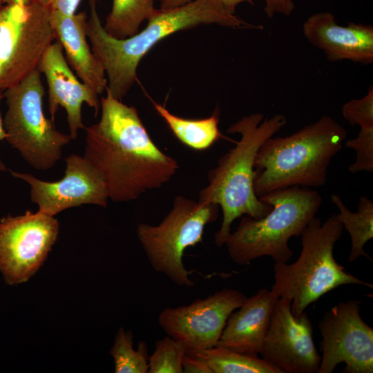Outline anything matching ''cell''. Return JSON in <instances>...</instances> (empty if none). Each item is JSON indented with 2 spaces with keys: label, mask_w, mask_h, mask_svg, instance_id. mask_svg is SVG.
<instances>
[{
  "label": "cell",
  "mask_w": 373,
  "mask_h": 373,
  "mask_svg": "<svg viewBox=\"0 0 373 373\" xmlns=\"http://www.w3.org/2000/svg\"><path fill=\"white\" fill-rule=\"evenodd\" d=\"M287 124L281 114L264 119L260 113L242 117L227 129L239 133L236 146L221 156L215 168L208 173V184L200 193L198 202L218 204L222 222L214 240L222 247L231 233L233 222L242 216L260 218L271 210V205L261 201L254 189V161L261 145Z\"/></svg>",
  "instance_id": "3957f363"
},
{
  "label": "cell",
  "mask_w": 373,
  "mask_h": 373,
  "mask_svg": "<svg viewBox=\"0 0 373 373\" xmlns=\"http://www.w3.org/2000/svg\"><path fill=\"white\" fill-rule=\"evenodd\" d=\"M361 303L340 302L320 321L323 355L318 373H332L341 363L347 373L373 372V329L361 318Z\"/></svg>",
  "instance_id": "8fae6325"
},
{
  "label": "cell",
  "mask_w": 373,
  "mask_h": 373,
  "mask_svg": "<svg viewBox=\"0 0 373 373\" xmlns=\"http://www.w3.org/2000/svg\"><path fill=\"white\" fill-rule=\"evenodd\" d=\"M226 8L231 13L236 14V6L243 2H247L251 5H254V0H220Z\"/></svg>",
  "instance_id": "f546056e"
},
{
  "label": "cell",
  "mask_w": 373,
  "mask_h": 373,
  "mask_svg": "<svg viewBox=\"0 0 373 373\" xmlns=\"http://www.w3.org/2000/svg\"><path fill=\"white\" fill-rule=\"evenodd\" d=\"M55 39L50 10L38 0L0 8V91L19 83L38 68Z\"/></svg>",
  "instance_id": "9c48e42d"
},
{
  "label": "cell",
  "mask_w": 373,
  "mask_h": 373,
  "mask_svg": "<svg viewBox=\"0 0 373 373\" xmlns=\"http://www.w3.org/2000/svg\"><path fill=\"white\" fill-rule=\"evenodd\" d=\"M50 11H57L65 15L75 13L81 0H38Z\"/></svg>",
  "instance_id": "f1b7e54d"
},
{
  "label": "cell",
  "mask_w": 373,
  "mask_h": 373,
  "mask_svg": "<svg viewBox=\"0 0 373 373\" xmlns=\"http://www.w3.org/2000/svg\"><path fill=\"white\" fill-rule=\"evenodd\" d=\"M182 369L184 373H212L207 363L195 354H186L184 356Z\"/></svg>",
  "instance_id": "83f0119b"
},
{
  "label": "cell",
  "mask_w": 373,
  "mask_h": 373,
  "mask_svg": "<svg viewBox=\"0 0 373 373\" xmlns=\"http://www.w3.org/2000/svg\"><path fill=\"white\" fill-rule=\"evenodd\" d=\"M192 0H160L161 8H171L182 6Z\"/></svg>",
  "instance_id": "4dcf8cb0"
},
{
  "label": "cell",
  "mask_w": 373,
  "mask_h": 373,
  "mask_svg": "<svg viewBox=\"0 0 373 373\" xmlns=\"http://www.w3.org/2000/svg\"><path fill=\"white\" fill-rule=\"evenodd\" d=\"M3 95L2 94V92L0 91V102L1 99L3 98ZM6 137H7V134L6 133V131L3 126V122L0 115V141L6 140ZM8 169L6 166L0 159V172L6 171Z\"/></svg>",
  "instance_id": "1f68e13d"
},
{
  "label": "cell",
  "mask_w": 373,
  "mask_h": 373,
  "mask_svg": "<svg viewBox=\"0 0 373 373\" xmlns=\"http://www.w3.org/2000/svg\"><path fill=\"white\" fill-rule=\"evenodd\" d=\"M343 226L336 213L324 222L313 218L302 232L301 252L293 263L275 262L271 291L278 298L291 300V311L300 316L322 296L343 285H372L348 273L335 260L334 248L341 238Z\"/></svg>",
  "instance_id": "5b68a950"
},
{
  "label": "cell",
  "mask_w": 373,
  "mask_h": 373,
  "mask_svg": "<svg viewBox=\"0 0 373 373\" xmlns=\"http://www.w3.org/2000/svg\"><path fill=\"white\" fill-rule=\"evenodd\" d=\"M246 298L240 291L224 288L188 305L163 309L158 323L184 345L186 354H193L217 345L229 315Z\"/></svg>",
  "instance_id": "7c38bea8"
},
{
  "label": "cell",
  "mask_w": 373,
  "mask_h": 373,
  "mask_svg": "<svg viewBox=\"0 0 373 373\" xmlns=\"http://www.w3.org/2000/svg\"><path fill=\"white\" fill-rule=\"evenodd\" d=\"M295 9L293 0H265L264 12L269 18L276 14L289 16Z\"/></svg>",
  "instance_id": "4316f807"
},
{
  "label": "cell",
  "mask_w": 373,
  "mask_h": 373,
  "mask_svg": "<svg viewBox=\"0 0 373 373\" xmlns=\"http://www.w3.org/2000/svg\"><path fill=\"white\" fill-rule=\"evenodd\" d=\"M154 0H113L104 28L111 36L126 39L139 32L141 23L155 11Z\"/></svg>",
  "instance_id": "7402d4cb"
},
{
  "label": "cell",
  "mask_w": 373,
  "mask_h": 373,
  "mask_svg": "<svg viewBox=\"0 0 373 373\" xmlns=\"http://www.w3.org/2000/svg\"><path fill=\"white\" fill-rule=\"evenodd\" d=\"M98 0H88L90 15L86 35L91 49L102 65L111 95L121 100L137 78V68L144 56L159 41L180 30L200 24L215 23L235 29L262 30L229 12L220 0H192L180 6L156 9L148 24L135 35L120 39L108 34L102 25Z\"/></svg>",
  "instance_id": "7a4b0ae2"
},
{
  "label": "cell",
  "mask_w": 373,
  "mask_h": 373,
  "mask_svg": "<svg viewBox=\"0 0 373 373\" xmlns=\"http://www.w3.org/2000/svg\"><path fill=\"white\" fill-rule=\"evenodd\" d=\"M87 19L84 12L65 15L50 11L55 39L61 44L68 65L82 82L100 95L107 88V79L102 65L88 43Z\"/></svg>",
  "instance_id": "ac0fdd59"
},
{
  "label": "cell",
  "mask_w": 373,
  "mask_h": 373,
  "mask_svg": "<svg viewBox=\"0 0 373 373\" xmlns=\"http://www.w3.org/2000/svg\"><path fill=\"white\" fill-rule=\"evenodd\" d=\"M44 87L35 69L6 89L7 111L3 120L6 140L34 169L46 171L61 158L62 148L72 140L57 131L44 113Z\"/></svg>",
  "instance_id": "52a82bcc"
},
{
  "label": "cell",
  "mask_w": 373,
  "mask_h": 373,
  "mask_svg": "<svg viewBox=\"0 0 373 373\" xmlns=\"http://www.w3.org/2000/svg\"><path fill=\"white\" fill-rule=\"evenodd\" d=\"M157 114L163 119L173 135L184 145L195 151H204L220 139H226L220 131V111L202 119H187L169 112L165 106L153 102Z\"/></svg>",
  "instance_id": "d6986e66"
},
{
  "label": "cell",
  "mask_w": 373,
  "mask_h": 373,
  "mask_svg": "<svg viewBox=\"0 0 373 373\" xmlns=\"http://www.w3.org/2000/svg\"><path fill=\"white\" fill-rule=\"evenodd\" d=\"M54 216L27 211L0 219V272L9 285L28 281L43 264L59 234Z\"/></svg>",
  "instance_id": "30bf717a"
},
{
  "label": "cell",
  "mask_w": 373,
  "mask_h": 373,
  "mask_svg": "<svg viewBox=\"0 0 373 373\" xmlns=\"http://www.w3.org/2000/svg\"><path fill=\"white\" fill-rule=\"evenodd\" d=\"M3 3V0H0V8L2 7V4Z\"/></svg>",
  "instance_id": "836d02e7"
},
{
  "label": "cell",
  "mask_w": 373,
  "mask_h": 373,
  "mask_svg": "<svg viewBox=\"0 0 373 373\" xmlns=\"http://www.w3.org/2000/svg\"><path fill=\"white\" fill-rule=\"evenodd\" d=\"M312 333L307 313L295 316L291 311V300L279 298L259 354L283 373H318L321 356Z\"/></svg>",
  "instance_id": "4fadbf2b"
},
{
  "label": "cell",
  "mask_w": 373,
  "mask_h": 373,
  "mask_svg": "<svg viewBox=\"0 0 373 373\" xmlns=\"http://www.w3.org/2000/svg\"><path fill=\"white\" fill-rule=\"evenodd\" d=\"M3 3L6 4H10V3L27 4L34 0H3Z\"/></svg>",
  "instance_id": "d6a6232c"
},
{
  "label": "cell",
  "mask_w": 373,
  "mask_h": 373,
  "mask_svg": "<svg viewBox=\"0 0 373 373\" xmlns=\"http://www.w3.org/2000/svg\"><path fill=\"white\" fill-rule=\"evenodd\" d=\"M342 115L352 126H373V86H370L362 98L346 102L342 107Z\"/></svg>",
  "instance_id": "484cf974"
},
{
  "label": "cell",
  "mask_w": 373,
  "mask_h": 373,
  "mask_svg": "<svg viewBox=\"0 0 373 373\" xmlns=\"http://www.w3.org/2000/svg\"><path fill=\"white\" fill-rule=\"evenodd\" d=\"M306 39L322 50L330 61L350 60L369 65L373 63V27L350 22L341 26L334 15L319 12L303 24Z\"/></svg>",
  "instance_id": "2e32d148"
},
{
  "label": "cell",
  "mask_w": 373,
  "mask_h": 373,
  "mask_svg": "<svg viewBox=\"0 0 373 373\" xmlns=\"http://www.w3.org/2000/svg\"><path fill=\"white\" fill-rule=\"evenodd\" d=\"M186 352L184 345L169 336L157 341L154 352L148 357V373H183Z\"/></svg>",
  "instance_id": "cb8c5ba5"
},
{
  "label": "cell",
  "mask_w": 373,
  "mask_h": 373,
  "mask_svg": "<svg viewBox=\"0 0 373 373\" xmlns=\"http://www.w3.org/2000/svg\"><path fill=\"white\" fill-rule=\"evenodd\" d=\"M347 137L346 129L323 115L290 135L268 138L254 161V189L260 198L294 186L319 187L327 181L333 157Z\"/></svg>",
  "instance_id": "277c9868"
},
{
  "label": "cell",
  "mask_w": 373,
  "mask_h": 373,
  "mask_svg": "<svg viewBox=\"0 0 373 373\" xmlns=\"http://www.w3.org/2000/svg\"><path fill=\"white\" fill-rule=\"evenodd\" d=\"M331 201L339 209V213L336 216L351 238L352 247L348 261L354 262L363 256L372 262V258L364 251L365 243L373 238L372 201L366 196H361L356 212H352L338 194H332Z\"/></svg>",
  "instance_id": "ffe728a7"
},
{
  "label": "cell",
  "mask_w": 373,
  "mask_h": 373,
  "mask_svg": "<svg viewBox=\"0 0 373 373\" xmlns=\"http://www.w3.org/2000/svg\"><path fill=\"white\" fill-rule=\"evenodd\" d=\"M193 354L201 357L212 373H283L258 355L242 354L217 345Z\"/></svg>",
  "instance_id": "44dd1931"
},
{
  "label": "cell",
  "mask_w": 373,
  "mask_h": 373,
  "mask_svg": "<svg viewBox=\"0 0 373 373\" xmlns=\"http://www.w3.org/2000/svg\"><path fill=\"white\" fill-rule=\"evenodd\" d=\"M259 199L271 204V210L260 218H242L224 242L229 255L238 265H249L262 256L287 263L293 255L289 239L300 236L315 217L322 198L316 190L294 186L269 191Z\"/></svg>",
  "instance_id": "8992f818"
},
{
  "label": "cell",
  "mask_w": 373,
  "mask_h": 373,
  "mask_svg": "<svg viewBox=\"0 0 373 373\" xmlns=\"http://www.w3.org/2000/svg\"><path fill=\"white\" fill-rule=\"evenodd\" d=\"M66 164L64 177L54 182L41 180L27 173H10L30 185L31 201L44 214L54 216L82 204L106 207L109 198L106 184L90 162L84 156L72 154L66 158Z\"/></svg>",
  "instance_id": "5bb4252c"
},
{
  "label": "cell",
  "mask_w": 373,
  "mask_h": 373,
  "mask_svg": "<svg viewBox=\"0 0 373 373\" xmlns=\"http://www.w3.org/2000/svg\"><path fill=\"white\" fill-rule=\"evenodd\" d=\"M356 151V161L349 166L352 173L373 171V126L361 127L358 135L345 143Z\"/></svg>",
  "instance_id": "d4e9b609"
},
{
  "label": "cell",
  "mask_w": 373,
  "mask_h": 373,
  "mask_svg": "<svg viewBox=\"0 0 373 373\" xmlns=\"http://www.w3.org/2000/svg\"><path fill=\"white\" fill-rule=\"evenodd\" d=\"M278 298L271 290L265 288L247 297L242 305L229 315L217 346L258 355Z\"/></svg>",
  "instance_id": "e0dca14e"
},
{
  "label": "cell",
  "mask_w": 373,
  "mask_h": 373,
  "mask_svg": "<svg viewBox=\"0 0 373 373\" xmlns=\"http://www.w3.org/2000/svg\"><path fill=\"white\" fill-rule=\"evenodd\" d=\"M131 332L120 327L110 351L116 373H148L147 348L140 342L137 350L133 348Z\"/></svg>",
  "instance_id": "603a6c76"
},
{
  "label": "cell",
  "mask_w": 373,
  "mask_h": 373,
  "mask_svg": "<svg viewBox=\"0 0 373 373\" xmlns=\"http://www.w3.org/2000/svg\"><path fill=\"white\" fill-rule=\"evenodd\" d=\"M38 69L48 84V110L51 119L59 106L66 111L69 135L76 139L79 129H85L82 107L86 103L98 114L100 100L98 94L89 86L79 81L68 65L61 44L54 41L43 55Z\"/></svg>",
  "instance_id": "9a60e30c"
},
{
  "label": "cell",
  "mask_w": 373,
  "mask_h": 373,
  "mask_svg": "<svg viewBox=\"0 0 373 373\" xmlns=\"http://www.w3.org/2000/svg\"><path fill=\"white\" fill-rule=\"evenodd\" d=\"M106 90L99 120L85 127L84 157L102 178L108 198L128 202L169 182L179 165L155 144L137 110Z\"/></svg>",
  "instance_id": "6da1fadb"
},
{
  "label": "cell",
  "mask_w": 373,
  "mask_h": 373,
  "mask_svg": "<svg viewBox=\"0 0 373 373\" xmlns=\"http://www.w3.org/2000/svg\"><path fill=\"white\" fill-rule=\"evenodd\" d=\"M219 207L178 195L158 224H140L137 238L152 268L178 286L193 287L191 273L183 263L184 253L202 242L205 227L218 219Z\"/></svg>",
  "instance_id": "ba28073f"
}]
</instances>
